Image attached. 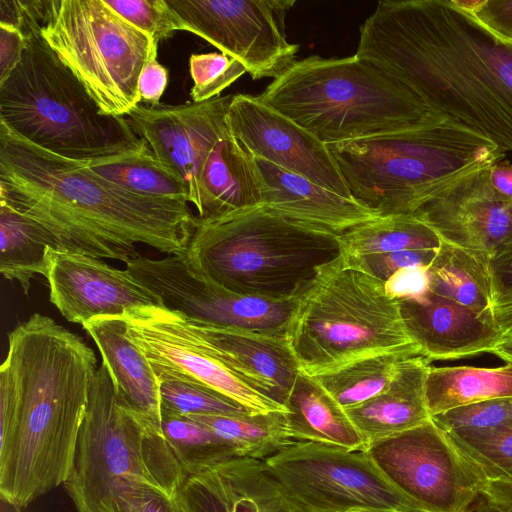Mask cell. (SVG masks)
I'll use <instances>...</instances> for the list:
<instances>
[{
	"label": "cell",
	"instance_id": "6da1fadb",
	"mask_svg": "<svg viewBox=\"0 0 512 512\" xmlns=\"http://www.w3.org/2000/svg\"><path fill=\"white\" fill-rule=\"evenodd\" d=\"M355 55L512 152V45L448 0L379 1Z\"/></svg>",
	"mask_w": 512,
	"mask_h": 512
},
{
	"label": "cell",
	"instance_id": "7a4b0ae2",
	"mask_svg": "<svg viewBox=\"0 0 512 512\" xmlns=\"http://www.w3.org/2000/svg\"><path fill=\"white\" fill-rule=\"evenodd\" d=\"M94 351L49 316L34 313L8 335L0 367V496L20 511L64 484L73 468Z\"/></svg>",
	"mask_w": 512,
	"mask_h": 512
},
{
	"label": "cell",
	"instance_id": "3957f363",
	"mask_svg": "<svg viewBox=\"0 0 512 512\" xmlns=\"http://www.w3.org/2000/svg\"><path fill=\"white\" fill-rule=\"evenodd\" d=\"M0 200L43 225L58 250L124 263L145 244L182 255L197 217L187 202L135 194L46 151L0 121Z\"/></svg>",
	"mask_w": 512,
	"mask_h": 512
},
{
	"label": "cell",
	"instance_id": "277c9868",
	"mask_svg": "<svg viewBox=\"0 0 512 512\" xmlns=\"http://www.w3.org/2000/svg\"><path fill=\"white\" fill-rule=\"evenodd\" d=\"M257 98L326 145L417 129L449 118L355 54L295 61Z\"/></svg>",
	"mask_w": 512,
	"mask_h": 512
},
{
	"label": "cell",
	"instance_id": "5b68a950",
	"mask_svg": "<svg viewBox=\"0 0 512 512\" xmlns=\"http://www.w3.org/2000/svg\"><path fill=\"white\" fill-rule=\"evenodd\" d=\"M327 146L352 197L379 216L414 214L506 156L496 142L451 118Z\"/></svg>",
	"mask_w": 512,
	"mask_h": 512
},
{
	"label": "cell",
	"instance_id": "8992f818",
	"mask_svg": "<svg viewBox=\"0 0 512 512\" xmlns=\"http://www.w3.org/2000/svg\"><path fill=\"white\" fill-rule=\"evenodd\" d=\"M341 255L338 235L264 205L200 219L182 254L189 270L229 291L273 300L298 297Z\"/></svg>",
	"mask_w": 512,
	"mask_h": 512
},
{
	"label": "cell",
	"instance_id": "52a82bcc",
	"mask_svg": "<svg viewBox=\"0 0 512 512\" xmlns=\"http://www.w3.org/2000/svg\"><path fill=\"white\" fill-rule=\"evenodd\" d=\"M32 26L20 62L0 83V121L24 140L83 165L146 145L124 116L103 114Z\"/></svg>",
	"mask_w": 512,
	"mask_h": 512
},
{
	"label": "cell",
	"instance_id": "ba28073f",
	"mask_svg": "<svg viewBox=\"0 0 512 512\" xmlns=\"http://www.w3.org/2000/svg\"><path fill=\"white\" fill-rule=\"evenodd\" d=\"M286 339L309 376L392 351L421 356L385 282L346 266L341 255L320 267L298 296Z\"/></svg>",
	"mask_w": 512,
	"mask_h": 512
},
{
	"label": "cell",
	"instance_id": "9c48e42d",
	"mask_svg": "<svg viewBox=\"0 0 512 512\" xmlns=\"http://www.w3.org/2000/svg\"><path fill=\"white\" fill-rule=\"evenodd\" d=\"M185 478L162 429L121 404L101 363L90 388L73 468L64 483L77 512H104L131 485L177 495Z\"/></svg>",
	"mask_w": 512,
	"mask_h": 512
},
{
	"label": "cell",
	"instance_id": "30bf717a",
	"mask_svg": "<svg viewBox=\"0 0 512 512\" xmlns=\"http://www.w3.org/2000/svg\"><path fill=\"white\" fill-rule=\"evenodd\" d=\"M40 33L103 114L140 103L139 77L158 45L103 0H46Z\"/></svg>",
	"mask_w": 512,
	"mask_h": 512
},
{
	"label": "cell",
	"instance_id": "8fae6325",
	"mask_svg": "<svg viewBox=\"0 0 512 512\" xmlns=\"http://www.w3.org/2000/svg\"><path fill=\"white\" fill-rule=\"evenodd\" d=\"M265 463L301 512H424L367 450L292 441Z\"/></svg>",
	"mask_w": 512,
	"mask_h": 512
},
{
	"label": "cell",
	"instance_id": "7c38bea8",
	"mask_svg": "<svg viewBox=\"0 0 512 512\" xmlns=\"http://www.w3.org/2000/svg\"><path fill=\"white\" fill-rule=\"evenodd\" d=\"M367 451L424 512H469L489 480L463 445L432 418Z\"/></svg>",
	"mask_w": 512,
	"mask_h": 512
},
{
	"label": "cell",
	"instance_id": "4fadbf2b",
	"mask_svg": "<svg viewBox=\"0 0 512 512\" xmlns=\"http://www.w3.org/2000/svg\"><path fill=\"white\" fill-rule=\"evenodd\" d=\"M179 30L238 60L254 80L276 79L295 62L285 18L295 0H165Z\"/></svg>",
	"mask_w": 512,
	"mask_h": 512
},
{
	"label": "cell",
	"instance_id": "5bb4252c",
	"mask_svg": "<svg viewBox=\"0 0 512 512\" xmlns=\"http://www.w3.org/2000/svg\"><path fill=\"white\" fill-rule=\"evenodd\" d=\"M121 316L127 337L144 354L159 382L210 388L252 414L286 412L283 405L253 389L226 366L181 313L155 305L128 309Z\"/></svg>",
	"mask_w": 512,
	"mask_h": 512
},
{
	"label": "cell",
	"instance_id": "9a60e30c",
	"mask_svg": "<svg viewBox=\"0 0 512 512\" xmlns=\"http://www.w3.org/2000/svg\"><path fill=\"white\" fill-rule=\"evenodd\" d=\"M125 265L160 297L162 306L203 324L286 336L298 298L273 300L229 291L193 274L182 255L138 256Z\"/></svg>",
	"mask_w": 512,
	"mask_h": 512
},
{
	"label": "cell",
	"instance_id": "2e32d148",
	"mask_svg": "<svg viewBox=\"0 0 512 512\" xmlns=\"http://www.w3.org/2000/svg\"><path fill=\"white\" fill-rule=\"evenodd\" d=\"M233 96L176 106L138 104L127 115L149 151L185 181L188 202L196 209L204 163L220 139L232 136L228 110Z\"/></svg>",
	"mask_w": 512,
	"mask_h": 512
},
{
	"label": "cell",
	"instance_id": "e0dca14e",
	"mask_svg": "<svg viewBox=\"0 0 512 512\" xmlns=\"http://www.w3.org/2000/svg\"><path fill=\"white\" fill-rule=\"evenodd\" d=\"M228 125L233 137L252 155L353 198L328 146L257 96L234 95Z\"/></svg>",
	"mask_w": 512,
	"mask_h": 512
},
{
	"label": "cell",
	"instance_id": "ac0fdd59",
	"mask_svg": "<svg viewBox=\"0 0 512 512\" xmlns=\"http://www.w3.org/2000/svg\"><path fill=\"white\" fill-rule=\"evenodd\" d=\"M44 277L49 298L69 322L83 325L99 316H120L132 308L162 306L159 296L127 269L81 253L49 248Z\"/></svg>",
	"mask_w": 512,
	"mask_h": 512
},
{
	"label": "cell",
	"instance_id": "d6986e66",
	"mask_svg": "<svg viewBox=\"0 0 512 512\" xmlns=\"http://www.w3.org/2000/svg\"><path fill=\"white\" fill-rule=\"evenodd\" d=\"M488 168L461 179L414 214L441 241L490 256L512 231V202L494 191Z\"/></svg>",
	"mask_w": 512,
	"mask_h": 512
},
{
	"label": "cell",
	"instance_id": "ffe728a7",
	"mask_svg": "<svg viewBox=\"0 0 512 512\" xmlns=\"http://www.w3.org/2000/svg\"><path fill=\"white\" fill-rule=\"evenodd\" d=\"M177 495L188 512H301L265 461L248 457L186 476Z\"/></svg>",
	"mask_w": 512,
	"mask_h": 512
},
{
	"label": "cell",
	"instance_id": "44dd1931",
	"mask_svg": "<svg viewBox=\"0 0 512 512\" xmlns=\"http://www.w3.org/2000/svg\"><path fill=\"white\" fill-rule=\"evenodd\" d=\"M399 303L410 336L430 362L491 353L502 341L493 319L430 290Z\"/></svg>",
	"mask_w": 512,
	"mask_h": 512
},
{
	"label": "cell",
	"instance_id": "7402d4cb",
	"mask_svg": "<svg viewBox=\"0 0 512 512\" xmlns=\"http://www.w3.org/2000/svg\"><path fill=\"white\" fill-rule=\"evenodd\" d=\"M185 319L237 376L284 406L301 371L286 336Z\"/></svg>",
	"mask_w": 512,
	"mask_h": 512
},
{
	"label": "cell",
	"instance_id": "603a6c76",
	"mask_svg": "<svg viewBox=\"0 0 512 512\" xmlns=\"http://www.w3.org/2000/svg\"><path fill=\"white\" fill-rule=\"evenodd\" d=\"M253 157L261 178L262 205L290 220L340 235L381 217L353 198Z\"/></svg>",
	"mask_w": 512,
	"mask_h": 512
},
{
	"label": "cell",
	"instance_id": "cb8c5ba5",
	"mask_svg": "<svg viewBox=\"0 0 512 512\" xmlns=\"http://www.w3.org/2000/svg\"><path fill=\"white\" fill-rule=\"evenodd\" d=\"M82 327L101 355L121 404L162 429L160 382L140 349L127 337L122 316H99Z\"/></svg>",
	"mask_w": 512,
	"mask_h": 512
},
{
	"label": "cell",
	"instance_id": "d4e9b609",
	"mask_svg": "<svg viewBox=\"0 0 512 512\" xmlns=\"http://www.w3.org/2000/svg\"><path fill=\"white\" fill-rule=\"evenodd\" d=\"M430 365L431 362L423 356L410 358L383 392L345 410L368 448L431 419L425 396Z\"/></svg>",
	"mask_w": 512,
	"mask_h": 512
},
{
	"label": "cell",
	"instance_id": "484cf974",
	"mask_svg": "<svg viewBox=\"0 0 512 512\" xmlns=\"http://www.w3.org/2000/svg\"><path fill=\"white\" fill-rule=\"evenodd\" d=\"M259 205L262 184L253 155L233 135L220 139L201 172L198 218H219Z\"/></svg>",
	"mask_w": 512,
	"mask_h": 512
},
{
	"label": "cell",
	"instance_id": "4316f807",
	"mask_svg": "<svg viewBox=\"0 0 512 512\" xmlns=\"http://www.w3.org/2000/svg\"><path fill=\"white\" fill-rule=\"evenodd\" d=\"M289 437L339 447L348 451H365L368 444L346 411L315 379L303 371L284 402Z\"/></svg>",
	"mask_w": 512,
	"mask_h": 512
},
{
	"label": "cell",
	"instance_id": "83f0119b",
	"mask_svg": "<svg viewBox=\"0 0 512 512\" xmlns=\"http://www.w3.org/2000/svg\"><path fill=\"white\" fill-rule=\"evenodd\" d=\"M489 255L441 241L428 268L429 290L492 318L494 302Z\"/></svg>",
	"mask_w": 512,
	"mask_h": 512
},
{
	"label": "cell",
	"instance_id": "f1b7e54d",
	"mask_svg": "<svg viewBox=\"0 0 512 512\" xmlns=\"http://www.w3.org/2000/svg\"><path fill=\"white\" fill-rule=\"evenodd\" d=\"M425 396L431 417L485 400L512 397V364L499 367L430 365Z\"/></svg>",
	"mask_w": 512,
	"mask_h": 512
},
{
	"label": "cell",
	"instance_id": "f546056e",
	"mask_svg": "<svg viewBox=\"0 0 512 512\" xmlns=\"http://www.w3.org/2000/svg\"><path fill=\"white\" fill-rule=\"evenodd\" d=\"M0 238V271L27 294L36 275H45L48 249L58 250L57 242L43 225L2 200Z\"/></svg>",
	"mask_w": 512,
	"mask_h": 512
},
{
	"label": "cell",
	"instance_id": "4dcf8cb0",
	"mask_svg": "<svg viewBox=\"0 0 512 512\" xmlns=\"http://www.w3.org/2000/svg\"><path fill=\"white\" fill-rule=\"evenodd\" d=\"M344 259L405 250H438L441 239L415 214L381 216L338 235Z\"/></svg>",
	"mask_w": 512,
	"mask_h": 512
},
{
	"label": "cell",
	"instance_id": "1f68e13d",
	"mask_svg": "<svg viewBox=\"0 0 512 512\" xmlns=\"http://www.w3.org/2000/svg\"><path fill=\"white\" fill-rule=\"evenodd\" d=\"M100 177L135 194L188 202V186L146 149L84 165Z\"/></svg>",
	"mask_w": 512,
	"mask_h": 512
},
{
	"label": "cell",
	"instance_id": "d6a6232c",
	"mask_svg": "<svg viewBox=\"0 0 512 512\" xmlns=\"http://www.w3.org/2000/svg\"><path fill=\"white\" fill-rule=\"evenodd\" d=\"M415 356L420 355L410 351L382 353L313 377L347 410L383 392Z\"/></svg>",
	"mask_w": 512,
	"mask_h": 512
},
{
	"label": "cell",
	"instance_id": "836d02e7",
	"mask_svg": "<svg viewBox=\"0 0 512 512\" xmlns=\"http://www.w3.org/2000/svg\"><path fill=\"white\" fill-rule=\"evenodd\" d=\"M228 441L238 457L265 461L290 444L285 412L242 415H189Z\"/></svg>",
	"mask_w": 512,
	"mask_h": 512
},
{
	"label": "cell",
	"instance_id": "e575fe53",
	"mask_svg": "<svg viewBox=\"0 0 512 512\" xmlns=\"http://www.w3.org/2000/svg\"><path fill=\"white\" fill-rule=\"evenodd\" d=\"M161 416L164 436L186 476L238 457L228 441L204 424L187 416Z\"/></svg>",
	"mask_w": 512,
	"mask_h": 512
},
{
	"label": "cell",
	"instance_id": "d590c367",
	"mask_svg": "<svg viewBox=\"0 0 512 512\" xmlns=\"http://www.w3.org/2000/svg\"><path fill=\"white\" fill-rule=\"evenodd\" d=\"M431 418L459 440L481 437L512 425V397L457 407Z\"/></svg>",
	"mask_w": 512,
	"mask_h": 512
},
{
	"label": "cell",
	"instance_id": "8d00e7d4",
	"mask_svg": "<svg viewBox=\"0 0 512 512\" xmlns=\"http://www.w3.org/2000/svg\"><path fill=\"white\" fill-rule=\"evenodd\" d=\"M160 403L161 414L177 416L252 414L215 390L181 381L160 382Z\"/></svg>",
	"mask_w": 512,
	"mask_h": 512
},
{
	"label": "cell",
	"instance_id": "74e56055",
	"mask_svg": "<svg viewBox=\"0 0 512 512\" xmlns=\"http://www.w3.org/2000/svg\"><path fill=\"white\" fill-rule=\"evenodd\" d=\"M189 71L193 80L191 97L193 102H204L215 97L235 82L246 68L236 59L224 53L192 54Z\"/></svg>",
	"mask_w": 512,
	"mask_h": 512
},
{
	"label": "cell",
	"instance_id": "f35d334b",
	"mask_svg": "<svg viewBox=\"0 0 512 512\" xmlns=\"http://www.w3.org/2000/svg\"><path fill=\"white\" fill-rule=\"evenodd\" d=\"M132 26L148 34L158 45L178 31L176 17L165 0H103Z\"/></svg>",
	"mask_w": 512,
	"mask_h": 512
},
{
	"label": "cell",
	"instance_id": "ab89813d",
	"mask_svg": "<svg viewBox=\"0 0 512 512\" xmlns=\"http://www.w3.org/2000/svg\"><path fill=\"white\" fill-rule=\"evenodd\" d=\"M457 440L489 480L512 481V425L481 437Z\"/></svg>",
	"mask_w": 512,
	"mask_h": 512
},
{
	"label": "cell",
	"instance_id": "60d3db41",
	"mask_svg": "<svg viewBox=\"0 0 512 512\" xmlns=\"http://www.w3.org/2000/svg\"><path fill=\"white\" fill-rule=\"evenodd\" d=\"M437 250H405L391 254L370 255L344 259L346 266L359 269L383 282H387L397 271L414 267H429Z\"/></svg>",
	"mask_w": 512,
	"mask_h": 512
},
{
	"label": "cell",
	"instance_id": "b9f144b4",
	"mask_svg": "<svg viewBox=\"0 0 512 512\" xmlns=\"http://www.w3.org/2000/svg\"><path fill=\"white\" fill-rule=\"evenodd\" d=\"M104 512H188L178 495H170L147 485H131L121 490Z\"/></svg>",
	"mask_w": 512,
	"mask_h": 512
},
{
	"label": "cell",
	"instance_id": "7bdbcfd3",
	"mask_svg": "<svg viewBox=\"0 0 512 512\" xmlns=\"http://www.w3.org/2000/svg\"><path fill=\"white\" fill-rule=\"evenodd\" d=\"M468 16L499 41L512 45V0H482Z\"/></svg>",
	"mask_w": 512,
	"mask_h": 512
},
{
	"label": "cell",
	"instance_id": "ee69618b",
	"mask_svg": "<svg viewBox=\"0 0 512 512\" xmlns=\"http://www.w3.org/2000/svg\"><path fill=\"white\" fill-rule=\"evenodd\" d=\"M428 268L420 266L397 271L385 283L387 292L398 300L426 294L429 291Z\"/></svg>",
	"mask_w": 512,
	"mask_h": 512
},
{
	"label": "cell",
	"instance_id": "f6af8a7d",
	"mask_svg": "<svg viewBox=\"0 0 512 512\" xmlns=\"http://www.w3.org/2000/svg\"><path fill=\"white\" fill-rule=\"evenodd\" d=\"M494 300L512 292V231L489 257Z\"/></svg>",
	"mask_w": 512,
	"mask_h": 512
},
{
	"label": "cell",
	"instance_id": "bcb514c9",
	"mask_svg": "<svg viewBox=\"0 0 512 512\" xmlns=\"http://www.w3.org/2000/svg\"><path fill=\"white\" fill-rule=\"evenodd\" d=\"M154 55L143 68L139 77V96L150 106L160 105V99L168 83V71Z\"/></svg>",
	"mask_w": 512,
	"mask_h": 512
},
{
	"label": "cell",
	"instance_id": "7dc6e473",
	"mask_svg": "<svg viewBox=\"0 0 512 512\" xmlns=\"http://www.w3.org/2000/svg\"><path fill=\"white\" fill-rule=\"evenodd\" d=\"M24 48L25 39L19 30L0 25V83L16 68Z\"/></svg>",
	"mask_w": 512,
	"mask_h": 512
},
{
	"label": "cell",
	"instance_id": "c3c4849f",
	"mask_svg": "<svg viewBox=\"0 0 512 512\" xmlns=\"http://www.w3.org/2000/svg\"><path fill=\"white\" fill-rule=\"evenodd\" d=\"M489 181L499 197L512 202V163L499 161L488 168Z\"/></svg>",
	"mask_w": 512,
	"mask_h": 512
},
{
	"label": "cell",
	"instance_id": "681fc988",
	"mask_svg": "<svg viewBox=\"0 0 512 512\" xmlns=\"http://www.w3.org/2000/svg\"><path fill=\"white\" fill-rule=\"evenodd\" d=\"M482 495L502 512H512V481L488 480Z\"/></svg>",
	"mask_w": 512,
	"mask_h": 512
},
{
	"label": "cell",
	"instance_id": "f907efd6",
	"mask_svg": "<svg viewBox=\"0 0 512 512\" xmlns=\"http://www.w3.org/2000/svg\"><path fill=\"white\" fill-rule=\"evenodd\" d=\"M491 313L502 340L512 338V292L496 298Z\"/></svg>",
	"mask_w": 512,
	"mask_h": 512
},
{
	"label": "cell",
	"instance_id": "816d5d0a",
	"mask_svg": "<svg viewBox=\"0 0 512 512\" xmlns=\"http://www.w3.org/2000/svg\"><path fill=\"white\" fill-rule=\"evenodd\" d=\"M491 354L497 356L506 363L512 364V338L503 339Z\"/></svg>",
	"mask_w": 512,
	"mask_h": 512
},
{
	"label": "cell",
	"instance_id": "f5cc1de1",
	"mask_svg": "<svg viewBox=\"0 0 512 512\" xmlns=\"http://www.w3.org/2000/svg\"><path fill=\"white\" fill-rule=\"evenodd\" d=\"M469 512H502L489 503L486 498L481 495L474 503Z\"/></svg>",
	"mask_w": 512,
	"mask_h": 512
}]
</instances>
